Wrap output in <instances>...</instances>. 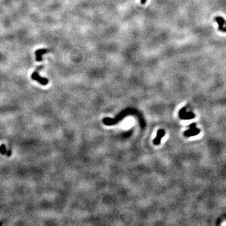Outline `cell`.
<instances>
[{"mask_svg": "<svg viewBox=\"0 0 226 226\" xmlns=\"http://www.w3.org/2000/svg\"><path fill=\"white\" fill-rule=\"evenodd\" d=\"M43 66L42 65V66H40V67H39L38 68H37V69H36L35 71V72L32 74V79H33V80H37V81L39 83H40L41 84H42V85H44L45 86V85H47V84H48V79H45V78H43V77H40V75H39L38 74V70H40V69H41V68H43Z\"/></svg>", "mask_w": 226, "mask_h": 226, "instance_id": "cell-1", "label": "cell"}, {"mask_svg": "<svg viewBox=\"0 0 226 226\" xmlns=\"http://www.w3.org/2000/svg\"><path fill=\"white\" fill-rule=\"evenodd\" d=\"M190 129H189L188 130L184 132V135L185 136H193L197 135L198 134L200 133V130L196 128L195 124H194V123L190 124Z\"/></svg>", "mask_w": 226, "mask_h": 226, "instance_id": "cell-2", "label": "cell"}, {"mask_svg": "<svg viewBox=\"0 0 226 226\" xmlns=\"http://www.w3.org/2000/svg\"><path fill=\"white\" fill-rule=\"evenodd\" d=\"M185 108H183L182 110H180V113L182 114H180V117L184 119H192L195 117V115L192 113H185Z\"/></svg>", "mask_w": 226, "mask_h": 226, "instance_id": "cell-3", "label": "cell"}, {"mask_svg": "<svg viewBox=\"0 0 226 226\" xmlns=\"http://www.w3.org/2000/svg\"><path fill=\"white\" fill-rule=\"evenodd\" d=\"M49 52L48 50H46V49H39L37 51L35 52L36 54V60L38 62H41L42 61V55L43 54Z\"/></svg>", "mask_w": 226, "mask_h": 226, "instance_id": "cell-4", "label": "cell"}, {"mask_svg": "<svg viewBox=\"0 0 226 226\" xmlns=\"http://www.w3.org/2000/svg\"><path fill=\"white\" fill-rule=\"evenodd\" d=\"M165 135V131L162 130H160L157 132V136L154 139V144L158 145L160 143V140Z\"/></svg>", "mask_w": 226, "mask_h": 226, "instance_id": "cell-5", "label": "cell"}, {"mask_svg": "<svg viewBox=\"0 0 226 226\" xmlns=\"http://www.w3.org/2000/svg\"><path fill=\"white\" fill-rule=\"evenodd\" d=\"M215 21H217L219 24V30L220 31H222V29H223V25H224L226 21H225V19H224L223 18L221 17H217L215 18Z\"/></svg>", "mask_w": 226, "mask_h": 226, "instance_id": "cell-6", "label": "cell"}, {"mask_svg": "<svg viewBox=\"0 0 226 226\" xmlns=\"http://www.w3.org/2000/svg\"><path fill=\"white\" fill-rule=\"evenodd\" d=\"M141 2L142 4H145L146 3V0H141Z\"/></svg>", "mask_w": 226, "mask_h": 226, "instance_id": "cell-7", "label": "cell"}, {"mask_svg": "<svg viewBox=\"0 0 226 226\" xmlns=\"http://www.w3.org/2000/svg\"><path fill=\"white\" fill-rule=\"evenodd\" d=\"M222 32H226V27H225V28H223V29H222Z\"/></svg>", "mask_w": 226, "mask_h": 226, "instance_id": "cell-8", "label": "cell"}]
</instances>
